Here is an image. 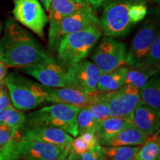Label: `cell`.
I'll return each mask as SVG.
<instances>
[{
    "label": "cell",
    "instance_id": "cell-24",
    "mask_svg": "<svg viewBox=\"0 0 160 160\" xmlns=\"http://www.w3.org/2000/svg\"><path fill=\"white\" fill-rule=\"evenodd\" d=\"M140 145L138 146H102L105 158L108 160H133Z\"/></svg>",
    "mask_w": 160,
    "mask_h": 160
},
{
    "label": "cell",
    "instance_id": "cell-22",
    "mask_svg": "<svg viewBox=\"0 0 160 160\" xmlns=\"http://www.w3.org/2000/svg\"><path fill=\"white\" fill-rule=\"evenodd\" d=\"M159 131L146 138L135 156L136 160H159Z\"/></svg>",
    "mask_w": 160,
    "mask_h": 160
},
{
    "label": "cell",
    "instance_id": "cell-11",
    "mask_svg": "<svg viewBox=\"0 0 160 160\" xmlns=\"http://www.w3.org/2000/svg\"><path fill=\"white\" fill-rule=\"evenodd\" d=\"M19 71L50 88L67 87V68L54 58L48 61L20 68Z\"/></svg>",
    "mask_w": 160,
    "mask_h": 160
},
{
    "label": "cell",
    "instance_id": "cell-8",
    "mask_svg": "<svg viewBox=\"0 0 160 160\" xmlns=\"http://www.w3.org/2000/svg\"><path fill=\"white\" fill-rule=\"evenodd\" d=\"M101 71L92 62L83 59L67 68V88H71L86 94L97 92V84Z\"/></svg>",
    "mask_w": 160,
    "mask_h": 160
},
{
    "label": "cell",
    "instance_id": "cell-9",
    "mask_svg": "<svg viewBox=\"0 0 160 160\" xmlns=\"http://www.w3.org/2000/svg\"><path fill=\"white\" fill-rule=\"evenodd\" d=\"M159 35L157 19H149L136 33L127 52L126 65L128 68L140 66L154 40Z\"/></svg>",
    "mask_w": 160,
    "mask_h": 160
},
{
    "label": "cell",
    "instance_id": "cell-5",
    "mask_svg": "<svg viewBox=\"0 0 160 160\" xmlns=\"http://www.w3.org/2000/svg\"><path fill=\"white\" fill-rule=\"evenodd\" d=\"M5 83L13 106L18 110L30 111L46 103L48 93L45 86L17 72L7 74Z\"/></svg>",
    "mask_w": 160,
    "mask_h": 160
},
{
    "label": "cell",
    "instance_id": "cell-20",
    "mask_svg": "<svg viewBox=\"0 0 160 160\" xmlns=\"http://www.w3.org/2000/svg\"><path fill=\"white\" fill-rule=\"evenodd\" d=\"M139 95L140 102L160 111V79L157 73L150 78L139 89Z\"/></svg>",
    "mask_w": 160,
    "mask_h": 160
},
{
    "label": "cell",
    "instance_id": "cell-3",
    "mask_svg": "<svg viewBox=\"0 0 160 160\" xmlns=\"http://www.w3.org/2000/svg\"><path fill=\"white\" fill-rule=\"evenodd\" d=\"M102 35V31L98 25L64 36L60 39L57 51L58 62L68 68L85 59Z\"/></svg>",
    "mask_w": 160,
    "mask_h": 160
},
{
    "label": "cell",
    "instance_id": "cell-16",
    "mask_svg": "<svg viewBox=\"0 0 160 160\" xmlns=\"http://www.w3.org/2000/svg\"><path fill=\"white\" fill-rule=\"evenodd\" d=\"M45 86V85H44ZM48 93L46 103H63L77 105L78 107H88L98 99L99 92L93 94H86L71 88H50L45 86Z\"/></svg>",
    "mask_w": 160,
    "mask_h": 160
},
{
    "label": "cell",
    "instance_id": "cell-23",
    "mask_svg": "<svg viewBox=\"0 0 160 160\" xmlns=\"http://www.w3.org/2000/svg\"><path fill=\"white\" fill-rule=\"evenodd\" d=\"M158 71L155 70L140 66L137 68H128L126 72L125 83L140 89L153 75L157 74Z\"/></svg>",
    "mask_w": 160,
    "mask_h": 160
},
{
    "label": "cell",
    "instance_id": "cell-25",
    "mask_svg": "<svg viewBox=\"0 0 160 160\" xmlns=\"http://www.w3.org/2000/svg\"><path fill=\"white\" fill-rule=\"evenodd\" d=\"M26 115L13 105L0 110V125L19 131L25 121Z\"/></svg>",
    "mask_w": 160,
    "mask_h": 160
},
{
    "label": "cell",
    "instance_id": "cell-18",
    "mask_svg": "<svg viewBox=\"0 0 160 160\" xmlns=\"http://www.w3.org/2000/svg\"><path fill=\"white\" fill-rule=\"evenodd\" d=\"M147 137L148 136L145 133L131 123L113 137L99 141V145L111 147L138 146L142 145Z\"/></svg>",
    "mask_w": 160,
    "mask_h": 160
},
{
    "label": "cell",
    "instance_id": "cell-6",
    "mask_svg": "<svg viewBox=\"0 0 160 160\" xmlns=\"http://www.w3.org/2000/svg\"><path fill=\"white\" fill-rule=\"evenodd\" d=\"M127 52L125 43L114 37L105 36L89 55L92 62L103 73L126 65Z\"/></svg>",
    "mask_w": 160,
    "mask_h": 160
},
{
    "label": "cell",
    "instance_id": "cell-29",
    "mask_svg": "<svg viewBox=\"0 0 160 160\" xmlns=\"http://www.w3.org/2000/svg\"><path fill=\"white\" fill-rule=\"evenodd\" d=\"M19 132L4 125H0V149L5 147L11 142L19 140Z\"/></svg>",
    "mask_w": 160,
    "mask_h": 160
},
{
    "label": "cell",
    "instance_id": "cell-39",
    "mask_svg": "<svg viewBox=\"0 0 160 160\" xmlns=\"http://www.w3.org/2000/svg\"><path fill=\"white\" fill-rule=\"evenodd\" d=\"M6 87L5 83V79H0V91L3 90Z\"/></svg>",
    "mask_w": 160,
    "mask_h": 160
},
{
    "label": "cell",
    "instance_id": "cell-21",
    "mask_svg": "<svg viewBox=\"0 0 160 160\" xmlns=\"http://www.w3.org/2000/svg\"><path fill=\"white\" fill-rule=\"evenodd\" d=\"M131 124L128 120L110 117L98 124L95 134L98 142L109 139Z\"/></svg>",
    "mask_w": 160,
    "mask_h": 160
},
{
    "label": "cell",
    "instance_id": "cell-27",
    "mask_svg": "<svg viewBox=\"0 0 160 160\" xmlns=\"http://www.w3.org/2000/svg\"><path fill=\"white\" fill-rule=\"evenodd\" d=\"M88 108L91 111L97 125L102 121L111 117L108 104L105 99V93L99 92L98 99Z\"/></svg>",
    "mask_w": 160,
    "mask_h": 160
},
{
    "label": "cell",
    "instance_id": "cell-13",
    "mask_svg": "<svg viewBox=\"0 0 160 160\" xmlns=\"http://www.w3.org/2000/svg\"><path fill=\"white\" fill-rule=\"evenodd\" d=\"M98 25L99 18L96 15L94 10L87 2H85L79 9L60 22L57 30L58 39L60 41L64 36Z\"/></svg>",
    "mask_w": 160,
    "mask_h": 160
},
{
    "label": "cell",
    "instance_id": "cell-41",
    "mask_svg": "<svg viewBox=\"0 0 160 160\" xmlns=\"http://www.w3.org/2000/svg\"><path fill=\"white\" fill-rule=\"evenodd\" d=\"M75 1L77 2V3H79V4L85 3V0H75Z\"/></svg>",
    "mask_w": 160,
    "mask_h": 160
},
{
    "label": "cell",
    "instance_id": "cell-43",
    "mask_svg": "<svg viewBox=\"0 0 160 160\" xmlns=\"http://www.w3.org/2000/svg\"><path fill=\"white\" fill-rule=\"evenodd\" d=\"M133 160H136V159H133Z\"/></svg>",
    "mask_w": 160,
    "mask_h": 160
},
{
    "label": "cell",
    "instance_id": "cell-10",
    "mask_svg": "<svg viewBox=\"0 0 160 160\" xmlns=\"http://www.w3.org/2000/svg\"><path fill=\"white\" fill-rule=\"evenodd\" d=\"M110 115L131 122L133 111L140 102L139 90L130 85H124L117 91L105 93Z\"/></svg>",
    "mask_w": 160,
    "mask_h": 160
},
{
    "label": "cell",
    "instance_id": "cell-2",
    "mask_svg": "<svg viewBox=\"0 0 160 160\" xmlns=\"http://www.w3.org/2000/svg\"><path fill=\"white\" fill-rule=\"evenodd\" d=\"M149 0H114L108 4L99 18V26L105 36L124 37L145 19Z\"/></svg>",
    "mask_w": 160,
    "mask_h": 160
},
{
    "label": "cell",
    "instance_id": "cell-34",
    "mask_svg": "<svg viewBox=\"0 0 160 160\" xmlns=\"http://www.w3.org/2000/svg\"><path fill=\"white\" fill-rule=\"evenodd\" d=\"M114 0H85V2H87L92 7L94 11L104 8L108 4Z\"/></svg>",
    "mask_w": 160,
    "mask_h": 160
},
{
    "label": "cell",
    "instance_id": "cell-1",
    "mask_svg": "<svg viewBox=\"0 0 160 160\" xmlns=\"http://www.w3.org/2000/svg\"><path fill=\"white\" fill-rule=\"evenodd\" d=\"M2 30L0 38V61L6 66L20 68L53 58L13 18L7 19Z\"/></svg>",
    "mask_w": 160,
    "mask_h": 160
},
{
    "label": "cell",
    "instance_id": "cell-15",
    "mask_svg": "<svg viewBox=\"0 0 160 160\" xmlns=\"http://www.w3.org/2000/svg\"><path fill=\"white\" fill-rule=\"evenodd\" d=\"M20 139H31L60 146L71 145L73 138L62 130L45 125L22 126L19 129Z\"/></svg>",
    "mask_w": 160,
    "mask_h": 160
},
{
    "label": "cell",
    "instance_id": "cell-33",
    "mask_svg": "<svg viewBox=\"0 0 160 160\" xmlns=\"http://www.w3.org/2000/svg\"><path fill=\"white\" fill-rule=\"evenodd\" d=\"M11 105V98H10L8 91L7 88H5L3 90L0 91V110L6 108L10 107Z\"/></svg>",
    "mask_w": 160,
    "mask_h": 160
},
{
    "label": "cell",
    "instance_id": "cell-36",
    "mask_svg": "<svg viewBox=\"0 0 160 160\" xmlns=\"http://www.w3.org/2000/svg\"><path fill=\"white\" fill-rule=\"evenodd\" d=\"M70 151H71V145L68 146V147L64 150L62 153V154L60 155V157L58 158L57 160H66Z\"/></svg>",
    "mask_w": 160,
    "mask_h": 160
},
{
    "label": "cell",
    "instance_id": "cell-26",
    "mask_svg": "<svg viewBox=\"0 0 160 160\" xmlns=\"http://www.w3.org/2000/svg\"><path fill=\"white\" fill-rule=\"evenodd\" d=\"M77 122L78 136L86 132L95 133L98 125L96 122L91 111L88 107L80 108L77 115Z\"/></svg>",
    "mask_w": 160,
    "mask_h": 160
},
{
    "label": "cell",
    "instance_id": "cell-32",
    "mask_svg": "<svg viewBox=\"0 0 160 160\" xmlns=\"http://www.w3.org/2000/svg\"><path fill=\"white\" fill-rule=\"evenodd\" d=\"M17 140L11 142L5 147L0 149V160H18L16 152V142Z\"/></svg>",
    "mask_w": 160,
    "mask_h": 160
},
{
    "label": "cell",
    "instance_id": "cell-42",
    "mask_svg": "<svg viewBox=\"0 0 160 160\" xmlns=\"http://www.w3.org/2000/svg\"><path fill=\"white\" fill-rule=\"evenodd\" d=\"M105 160H108V159H106V158H105Z\"/></svg>",
    "mask_w": 160,
    "mask_h": 160
},
{
    "label": "cell",
    "instance_id": "cell-19",
    "mask_svg": "<svg viewBox=\"0 0 160 160\" xmlns=\"http://www.w3.org/2000/svg\"><path fill=\"white\" fill-rule=\"evenodd\" d=\"M128 69V67L122 66L112 71L101 73L97 84V91L110 93L122 87L125 85V78Z\"/></svg>",
    "mask_w": 160,
    "mask_h": 160
},
{
    "label": "cell",
    "instance_id": "cell-14",
    "mask_svg": "<svg viewBox=\"0 0 160 160\" xmlns=\"http://www.w3.org/2000/svg\"><path fill=\"white\" fill-rule=\"evenodd\" d=\"M82 5V4L77 3L75 0H51L48 11L49 22L48 47L51 51H57L59 43L57 30L60 22L79 9Z\"/></svg>",
    "mask_w": 160,
    "mask_h": 160
},
{
    "label": "cell",
    "instance_id": "cell-40",
    "mask_svg": "<svg viewBox=\"0 0 160 160\" xmlns=\"http://www.w3.org/2000/svg\"><path fill=\"white\" fill-rule=\"evenodd\" d=\"M2 29H3V27H2V24L1 21H0V37H1L2 32Z\"/></svg>",
    "mask_w": 160,
    "mask_h": 160
},
{
    "label": "cell",
    "instance_id": "cell-28",
    "mask_svg": "<svg viewBox=\"0 0 160 160\" xmlns=\"http://www.w3.org/2000/svg\"><path fill=\"white\" fill-rule=\"evenodd\" d=\"M140 66L159 72L160 68V37L156 38ZM139 66V67H140Z\"/></svg>",
    "mask_w": 160,
    "mask_h": 160
},
{
    "label": "cell",
    "instance_id": "cell-38",
    "mask_svg": "<svg viewBox=\"0 0 160 160\" xmlns=\"http://www.w3.org/2000/svg\"><path fill=\"white\" fill-rule=\"evenodd\" d=\"M66 160H79V159H78V155L76 154L74 152H73L71 150Z\"/></svg>",
    "mask_w": 160,
    "mask_h": 160
},
{
    "label": "cell",
    "instance_id": "cell-17",
    "mask_svg": "<svg viewBox=\"0 0 160 160\" xmlns=\"http://www.w3.org/2000/svg\"><path fill=\"white\" fill-rule=\"evenodd\" d=\"M131 123L148 137L159 131L160 111L139 102L133 111Z\"/></svg>",
    "mask_w": 160,
    "mask_h": 160
},
{
    "label": "cell",
    "instance_id": "cell-30",
    "mask_svg": "<svg viewBox=\"0 0 160 160\" xmlns=\"http://www.w3.org/2000/svg\"><path fill=\"white\" fill-rule=\"evenodd\" d=\"M79 160H105V157L102 151V146L98 145L88 151L78 155Z\"/></svg>",
    "mask_w": 160,
    "mask_h": 160
},
{
    "label": "cell",
    "instance_id": "cell-12",
    "mask_svg": "<svg viewBox=\"0 0 160 160\" xmlns=\"http://www.w3.org/2000/svg\"><path fill=\"white\" fill-rule=\"evenodd\" d=\"M67 147L19 139L16 142V152L18 160H57Z\"/></svg>",
    "mask_w": 160,
    "mask_h": 160
},
{
    "label": "cell",
    "instance_id": "cell-4",
    "mask_svg": "<svg viewBox=\"0 0 160 160\" xmlns=\"http://www.w3.org/2000/svg\"><path fill=\"white\" fill-rule=\"evenodd\" d=\"M79 109L77 105L53 103L26 116L22 126L45 125L57 128L76 137L78 136L77 118Z\"/></svg>",
    "mask_w": 160,
    "mask_h": 160
},
{
    "label": "cell",
    "instance_id": "cell-7",
    "mask_svg": "<svg viewBox=\"0 0 160 160\" xmlns=\"http://www.w3.org/2000/svg\"><path fill=\"white\" fill-rule=\"evenodd\" d=\"M12 12L18 22L44 39L48 18L39 0H15Z\"/></svg>",
    "mask_w": 160,
    "mask_h": 160
},
{
    "label": "cell",
    "instance_id": "cell-37",
    "mask_svg": "<svg viewBox=\"0 0 160 160\" xmlns=\"http://www.w3.org/2000/svg\"><path fill=\"white\" fill-rule=\"evenodd\" d=\"M40 2V3L42 4V5L43 6L44 9L45 10L46 12H48L49 9V6L51 2V0H39Z\"/></svg>",
    "mask_w": 160,
    "mask_h": 160
},
{
    "label": "cell",
    "instance_id": "cell-35",
    "mask_svg": "<svg viewBox=\"0 0 160 160\" xmlns=\"http://www.w3.org/2000/svg\"><path fill=\"white\" fill-rule=\"evenodd\" d=\"M8 74L7 66L0 61V79H5Z\"/></svg>",
    "mask_w": 160,
    "mask_h": 160
},
{
    "label": "cell",
    "instance_id": "cell-31",
    "mask_svg": "<svg viewBox=\"0 0 160 160\" xmlns=\"http://www.w3.org/2000/svg\"><path fill=\"white\" fill-rule=\"evenodd\" d=\"M76 137L77 138L72 140L71 145V150L73 152H74L76 154L79 155L92 148L91 146L88 143L86 142L80 136H77Z\"/></svg>",
    "mask_w": 160,
    "mask_h": 160
}]
</instances>
